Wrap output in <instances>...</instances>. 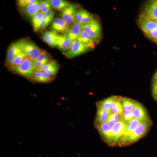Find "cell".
<instances>
[{"instance_id":"obj_1","label":"cell","mask_w":157,"mask_h":157,"mask_svg":"<svg viewBox=\"0 0 157 157\" xmlns=\"http://www.w3.org/2000/svg\"><path fill=\"white\" fill-rule=\"evenodd\" d=\"M10 68L17 74L27 78H31L36 70L33 63L28 57H26L19 66Z\"/></svg>"},{"instance_id":"obj_2","label":"cell","mask_w":157,"mask_h":157,"mask_svg":"<svg viewBox=\"0 0 157 157\" xmlns=\"http://www.w3.org/2000/svg\"><path fill=\"white\" fill-rule=\"evenodd\" d=\"M151 124L149 121L144 122L137 127L132 134L122 143L121 145L131 144L133 142H136L138 139L143 137L144 135L148 131Z\"/></svg>"},{"instance_id":"obj_3","label":"cell","mask_w":157,"mask_h":157,"mask_svg":"<svg viewBox=\"0 0 157 157\" xmlns=\"http://www.w3.org/2000/svg\"><path fill=\"white\" fill-rule=\"evenodd\" d=\"M25 40V39L20 40L13 43L9 46L6 56V62L9 66L12 63L17 55L23 52V48Z\"/></svg>"},{"instance_id":"obj_4","label":"cell","mask_w":157,"mask_h":157,"mask_svg":"<svg viewBox=\"0 0 157 157\" xmlns=\"http://www.w3.org/2000/svg\"><path fill=\"white\" fill-rule=\"evenodd\" d=\"M91 48L89 46L82 43L78 39L75 40L72 47L68 51L65 55L68 58H73L80 55L89 50Z\"/></svg>"},{"instance_id":"obj_5","label":"cell","mask_w":157,"mask_h":157,"mask_svg":"<svg viewBox=\"0 0 157 157\" xmlns=\"http://www.w3.org/2000/svg\"><path fill=\"white\" fill-rule=\"evenodd\" d=\"M81 25L82 29L84 30L94 41H97L101 39V26L95 19L89 23Z\"/></svg>"},{"instance_id":"obj_6","label":"cell","mask_w":157,"mask_h":157,"mask_svg":"<svg viewBox=\"0 0 157 157\" xmlns=\"http://www.w3.org/2000/svg\"><path fill=\"white\" fill-rule=\"evenodd\" d=\"M23 51L32 61L36 60L41 53V49L33 42L26 40Z\"/></svg>"},{"instance_id":"obj_7","label":"cell","mask_w":157,"mask_h":157,"mask_svg":"<svg viewBox=\"0 0 157 157\" xmlns=\"http://www.w3.org/2000/svg\"><path fill=\"white\" fill-rule=\"evenodd\" d=\"M126 125L127 122L124 120L123 118L113 125L111 143L113 144L119 140L124 133Z\"/></svg>"},{"instance_id":"obj_8","label":"cell","mask_w":157,"mask_h":157,"mask_svg":"<svg viewBox=\"0 0 157 157\" xmlns=\"http://www.w3.org/2000/svg\"><path fill=\"white\" fill-rule=\"evenodd\" d=\"M138 25L144 34L157 29V22L140 15L138 19Z\"/></svg>"},{"instance_id":"obj_9","label":"cell","mask_w":157,"mask_h":157,"mask_svg":"<svg viewBox=\"0 0 157 157\" xmlns=\"http://www.w3.org/2000/svg\"><path fill=\"white\" fill-rule=\"evenodd\" d=\"M97 129L101 136L107 142L111 143L112 137V128L113 124L108 122L97 123Z\"/></svg>"},{"instance_id":"obj_10","label":"cell","mask_w":157,"mask_h":157,"mask_svg":"<svg viewBox=\"0 0 157 157\" xmlns=\"http://www.w3.org/2000/svg\"><path fill=\"white\" fill-rule=\"evenodd\" d=\"M77 7L75 5L71 4L67 7L61 14L62 19L67 23L68 25H73L75 22V14L76 12Z\"/></svg>"},{"instance_id":"obj_11","label":"cell","mask_w":157,"mask_h":157,"mask_svg":"<svg viewBox=\"0 0 157 157\" xmlns=\"http://www.w3.org/2000/svg\"><path fill=\"white\" fill-rule=\"evenodd\" d=\"M145 121L139 120L136 119H133L132 121L127 123L126 127L124 133L118 141L120 145H121L122 143L132 134V132L137 128V127L139 126L140 124L143 123Z\"/></svg>"},{"instance_id":"obj_12","label":"cell","mask_w":157,"mask_h":157,"mask_svg":"<svg viewBox=\"0 0 157 157\" xmlns=\"http://www.w3.org/2000/svg\"><path fill=\"white\" fill-rule=\"evenodd\" d=\"M75 40L70 39L67 34L60 35L57 46L62 52L66 53L70 50Z\"/></svg>"},{"instance_id":"obj_13","label":"cell","mask_w":157,"mask_h":157,"mask_svg":"<svg viewBox=\"0 0 157 157\" xmlns=\"http://www.w3.org/2000/svg\"><path fill=\"white\" fill-rule=\"evenodd\" d=\"M51 29L56 33H66L68 32L70 27L63 20L56 18L52 22Z\"/></svg>"},{"instance_id":"obj_14","label":"cell","mask_w":157,"mask_h":157,"mask_svg":"<svg viewBox=\"0 0 157 157\" xmlns=\"http://www.w3.org/2000/svg\"><path fill=\"white\" fill-rule=\"evenodd\" d=\"M142 15L157 22V5L153 1L145 6Z\"/></svg>"},{"instance_id":"obj_15","label":"cell","mask_w":157,"mask_h":157,"mask_svg":"<svg viewBox=\"0 0 157 157\" xmlns=\"http://www.w3.org/2000/svg\"><path fill=\"white\" fill-rule=\"evenodd\" d=\"M134 119L147 121H149L148 115L144 107L141 104L136 102L135 108L133 110Z\"/></svg>"},{"instance_id":"obj_16","label":"cell","mask_w":157,"mask_h":157,"mask_svg":"<svg viewBox=\"0 0 157 157\" xmlns=\"http://www.w3.org/2000/svg\"><path fill=\"white\" fill-rule=\"evenodd\" d=\"M60 35L54 31H46L43 33L42 39L44 42L52 47L57 46Z\"/></svg>"},{"instance_id":"obj_17","label":"cell","mask_w":157,"mask_h":157,"mask_svg":"<svg viewBox=\"0 0 157 157\" xmlns=\"http://www.w3.org/2000/svg\"><path fill=\"white\" fill-rule=\"evenodd\" d=\"M59 65L56 62L52 61L47 64L44 65L42 68L37 69L36 71H43L50 76L56 75L59 70Z\"/></svg>"},{"instance_id":"obj_18","label":"cell","mask_w":157,"mask_h":157,"mask_svg":"<svg viewBox=\"0 0 157 157\" xmlns=\"http://www.w3.org/2000/svg\"><path fill=\"white\" fill-rule=\"evenodd\" d=\"M41 1H37L36 2L29 5L25 8H23V12L27 17L33 18L37 15L40 11Z\"/></svg>"},{"instance_id":"obj_19","label":"cell","mask_w":157,"mask_h":157,"mask_svg":"<svg viewBox=\"0 0 157 157\" xmlns=\"http://www.w3.org/2000/svg\"><path fill=\"white\" fill-rule=\"evenodd\" d=\"M111 113L109 110L105 109L102 107L101 105L98 104V109H97V116H96V121L97 123L107 122L108 120L109 115Z\"/></svg>"},{"instance_id":"obj_20","label":"cell","mask_w":157,"mask_h":157,"mask_svg":"<svg viewBox=\"0 0 157 157\" xmlns=\"http://www.w3.org/2000/svg\"><path fill=\"white\" fill-rule=\"evenodd\" d=\"M33 81L41 83L50 82L53 79L51 76L43 71H36L31 78Z\"/></svg>"},{"instance_id":"obj_21","label":"cell","mask_w":157,"mask_h":157,"mask_svg":"<svg viewBox=\"0 0 157 157\" xmlns=\"http://www.w3.org/2000/svg\"><path fill=\"white\" fill-rule=\"evenodd\" d=\"M82 30L81 25L78 23L75 22L70 27L69 30L66 34L70 39L73 40H76L78 39Z\"/></svg>"},{"instance_id":"obj_22","label":"cell","mask_w":157,"mask_h":157,"mask_svg":"<svg viewBox=\"0 0 157 157\" xmlns=\"http://www.w3.org/2000/svg\"><path fill=\"white\" fill-rule=\"evenodd\" d=\"M77 39L86 45H88L91 48H94V41L88 35L87 33L83 29L82 30L79 36Z\"/></svg>"},{"instance_id":"obj_23","label":"cell","mask_w":157,"mask_h":157,"mask_svg":"<svg viewBox=\"0 0 157 157\" xmlns=\"http://www.w3.org/2000/svg\"><path fill=\"white\" fill-rule=\"evenodd\" d=\"M50 3L52 7L62 11L71 5L67 1L64 0H51Z\"/></svg>"},{"instance_id":"obj_24","label":"cell","mask_w":157,"mask_h":157,"mask_svg":"<svg viewBox=\"0 0 157 157\" xmlns=\"http://www.w3.org/2000/svg\"><path fill=\"white\" fill-rule=\"evenodd\" d=\"M43 15H44V14L42 12H40L32 18L33 27L34 30L35 32H37L40 29V28H41V23L43 20Z\"/></svg>"},{"instance_id":"obj_25","label":"cell","mask_w":157,"mask_h":157,"mask_svg":"<svg viewBox=\"0 0 157 157\" xmlns=\"http://www.w3.org/2000/svg\"><path fill=\"white\" fill-rule=\"evenodd\" d=\"M111 113H112L120 114L121 115H123V114L124 109L122 105L121 102L117 99V98L113 104Z\"/></svg>"},{"instance_id":"obj_26","label":"cell","mask_w":157,"mask_h":157,"mask_svg":"<svg viewBox=\"0 0 157 157\" xmlns=\"http://www.w3.org/2000/svg\"><path fill=\"white\" fill-rule=\"evenodd\" d=\"M117 98V97H109V98H107V99L101 101L99 104L105 109L111 112L113 104Z\"/></svg>"},{"instance_id":"obj_27","label":"cell","mask_w":157,"mask_h":157,"mask_svg":"<svg viewBox=\"0 0 157 157\" xmlns=\"http://www.w3.org/2000/svg\"><path fill=\"white\" fill-rule=\"evenodd\" d=\"M136 102L133 101L132 100L128 98H123L121 102L122 105L124 110H128L133 111L135 108Z\"/></svg>"},{"instance_id":"obj_28","label":"cell","mask_w":157,"mask_h":157,"mask_svg":"<svg viewBox=\"0 0 157 157\" xmlns=\"http://www.w3.org/2000/svg\"><path fill=\"white\" fill-rule=\"evenodd\" d=\"M27 57H28V56L25 52H22L21 53H20L14 59L12 63L10 66H10V68L19 66Z\"/></svg>"},{"instance_id":"obj_29","label":"cell","mask_w":157,"mask_h":157,"mask_svg":"<svg viewBox=\"0 0 157 157\" xmlns=\"http://www.w3.org/2000/svg\"><path fill=\"white\" fill-rule=\"evenodd\" d=\"M51 5L50 1H41L40 3V11L43 14H45L48 11H51Z\"/></svg>"},{"instance_id":"obj_30","label":"cell","mask_w":157,"mask_h":157,"mask_svg":"<svg viewBox=\"0 0 157 157\" xmlns=\"http://www.w3.org/2000/svg\"><path fill=\"white\" fill-rule=\"evenodd\" d=\"M123 118V115H120V114H115V113H111L109 115L108 117V120L107 121L109 122V123L114 124L116 123L117 122L119 121Z\"/></svg>"},{"instance_id":"obj_31","label":"cell","mask_w":157,"mask_h":157,"mask_svg":"<svg viewBox=\"0 0 157 157\" xmlns=\"http://www.w3.org/2000/svg\"><path fill=\"white\" fill-rule=\"evenodd\" d=\"M94 17L92 15H91L89 12L86 11H85L84 15H83V19L82 21L80 23L81 25H83L87 24L89 23L90 22H91L93 20H94Z\"/></svg>"},{"instance_id":"obj_32","label":"cell","mask_w":157,"mask_h":157,"mask_svg":"<svg viewBox=\"0 0 157 157\" xmlns=\"http://www.w3.org/2000/svg\"><path fill=\"white\" fill-rule=\"evenodd\" d=\"M36 0H19L17 1L18 6L22 8H25L29 5L36 2Z\"/></svg>"},{"instance_id":"obj_33","label":"cell","mask_w":157,"mask_h":157,"mask_svg":"<svg viewBox=\"0 0 157 157\" xmlns=\"http://www.w3.org/2000/svg\"><path fill=\"white\" fill-rule=\"evenodd\" d=\"M123 118L124 120L128 123L134 119V114L133 111H128V110H124Z\"/></svg>"},{"instance_id":"obj_34","label":"cell","mask_w":157,"mask_h":157,"mask_svg":"<svg viewBox=\"0 0 157 157\" xmlns=\"http://www.w3.org/2000/svg\"><path fill=\"white\" fill-rule=\"evenodd\" d=\"M85 11V10L82 9H79L76 11L75 14V22L78 23L80 24L83 19Z\"/></svg>"},{"instance_id":"obj_35","label":"cell","mask_w":157,"mask_h":157,"mask_svg":"<svg viewBox=\"0 0 157 157\" xmlns=\"http://www.w3.org/2000/svg\"><path fill=\"white\" fill-rule=\"evenodd\" d=\"M32 61L34 65L36 66V70H37V69L42 68L44 65L47 64L48 63H50V59L48 57V58L46 59L41 62L37 61Z\"/></svg>"},{"instance_id":"obj_36","label":"cell","mask_w":157,"mask_h":157,"mask_svg":"<svg viewBox=\"0 0 157 157\" xmlns=\"http://www.w3.org/2000/svg\"><path fill=\"white\" fill-rule=\"evenodd\" d=\"M145 35L149 39H150L155 43H157V29L147 33L145 34Z\"/></svg>"},{"instance_id":"obj_37","label":"cell","mask_w":157,"mask_h":157,"mask_svg":"<svg viewBox=\"0 0 157 157\" xmlns=\"http://www.w3.org/2000/svg\"><path fill=\"white\" fill-rule=\"evenodd\" d=\"M52 19L51 18H48L45 16L43 15V20H42V23L41 25V28L40 29L43 30L44 29L50 24V22L52 21Z\"/></svg>"},{"instance_id":"obj_38","label":"cell","mask_w":157,"mask_h":157,"mask_svg":"<svg viewBox=\"0 0 157 157\" xmlns=\"http://www.w3.org/2000/svg\"><path fill=\"white\" fill-rule=\"evenodd\" d=\"M48 57L47 56V53L45 51H42L39 54V57L36 60L37 61L41 62L44 60L45 59L48 58Z\"/></svg>"},{"instance_id":"obj_39","label":"cell","mask_w":157,"mask_h":157,"mask_svg":"<svg viewBox=\"0 0 157 157\" xmlns=\"http://www.w3.org/2000/svg\"><path fill=\"white\" fill-rule=\"evenodd\" d=\"M152 94L154 96L157 95V81L156 80H155L152 85Z\"/></svg>"},{"instance_id":"obj_40","label":"cell","mask_w":157,"mask_h":157,"mask_svg":"<svg viewBox=\"0 0 157 157\" xmlns=\"http://www.w3.org/2000/svg\"><path fill=\"white\" fill-rule=\"evenodd\" d=\"M44 14L46 17L51 18V19H53L54 16L55 12H54L53 11H50Z\"/></svg>"},{"instance_id":"obj_41","label":"cell","mask_w":157,"mask_h":157,"mask_svg":"<svg viewBox=\"0 0 157 157\" xmlns=\"http://www.w3.org/2000/svg\"><path fill=\"white\" fill-rule=\"evenodd\" d=\"M154 79L155 80L157 81V71L155 73L154 76Z\"/></svg>"},{"instance_id":"obj_42","label":"cell","mask_w":157,"mask_h":157,"mask_svg":"<svg viewBox=\"0 0 157 157\" xmlns=\"http://www.w3.org/2000/svg\"><path fill=\"white\" fill-rule=\"evenodd\" d=\"M155 99L156 101H157V95L155 96H154Z\"/></svg>"},{"instance_id":"obj_43","label":"cell","mask_w":157,"mask_h":157,"mask_svg":"<svg viewBox=\"0 0 157 157\" xmlns=\"http://www.w3.org/2000/svg\"><path fill=\"white\" fill-rule=\"evenodd\" d=\"M153 2H154L156 4H157V1H153Z\"/></svg>"}]
</instances>
